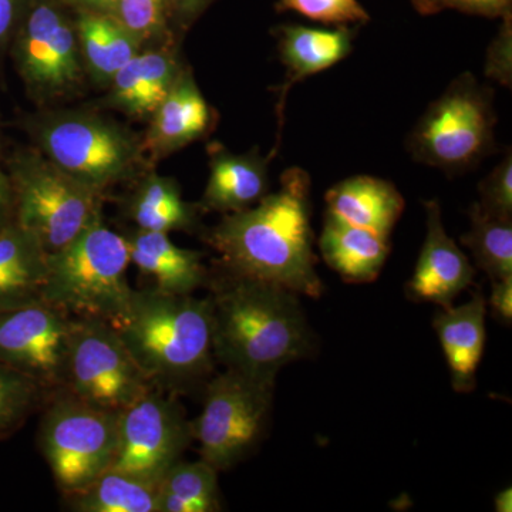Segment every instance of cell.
Segmentation results:
<instances>
[{"mask_svg": "<svg viewBox=\"0 0 512 512\" xmlns=\"http://www.w3.org/2000/svg\"><path fill=\"white\" fill-rule=\"evenodd\" d=\"M153 389L187 394L204 387L215 367L212 302L156 288L133 289L113 323Z\"/></svg>", "mask_w": 512, "mask_h": 512, "instance_id": "obj_3", "label": "cell"}, {"mask_svg": "<svg viewBox=\"0 0 512 512\" xmlns=\"http://www.w3.org/2000/svg\"><path fill=\"white\" fill-rule=\"evenodd\" d=\"M275 383L225 369L204 386V407L192 420L201 460L218 473L254 453L271 419Z\"/></svg>", "mask_w": 512, "mask_h": 512, "instance_id": "obj_9", "label": "cell"}, {"mask_svg": "<svg viewBox=\"0 0 512 512\" xmlns=\"http://www.w3.org/2000/svg\"><path fill=\"white\" fill-rule=\"evenodd\" d=\"M276 40L279 60L285 67V79L276 89V120L278 136L271 157L278 154L281 147L282 131L285 124V106L288 94L295 84L308 77L330 69L352 53L356 28L335 26L332 29L308 28V26L285 23L272 30Z\"/></svg>", "mask_w": 512, "mask_h": 512, "instance_id": "obj_14", "label": "cell"}, {"mask_svg": "<svg viewBox=\"0 0 512 512\" xmlns=\"http://www.w3.org/2000/svg\"><path fill=\"white\" fill-rule=\"evenodd\" d=\"M49 252L13 221L0 231V313L45 302Z\"/></svg>", "mask_w": 512, "mask_h": 512, "instance_id": "obj_22", "label": "cell"}, {"mask_svg": "<svg viewBox=\"0 0 512 512\" xmlns=\"http://www.w3.org/2000/svg\"><path fill=\"white\" fill-rule=\"evenodd\" d=\"M470 229L460 241L470 249L477 268L487 274L490 281L512 276V221L497 220L484 214L473 202L468 208Z\"/></svg>", "mask_w": 512, "mask_h": 512, "instance_id": "obj_28", "label": "cell"}, {"mask_svg": "<svg viewBox=\"0 0 512 512\" xmlns=\"http://www.w3.org/2000/svg\"><path fill=\"white\" fill-rule=\"evenodd\" d=\"M25 130L60 170L104 197L150 170L143 136L94 111H42L25 119Z\"/></svg>", "mask_w": 512, "mask_h": 512, "instance_id": "obj_4", "label": "cell"}, {"mask_svg": "<svg viewBox=\"0 0 512 512\" xmlns=\"http://www.w3.org/2000/svg\"><path fill=\"white\" fill-rule=\"evenodd\" d=\"M210 177L207 187L197 202L202 214L220 212L235 214L258 204L271 191L269 164L272 157H264L256 150L245 154L231 153L222 144L208 147Z\"/></svg>", "mask_w": 512, "mask_h": 512, "instance_id": "obj_17", "label": "cell"}, {"mask_svg": "<svg viewBox=\"0 0 512 512\" xmlns=\"http://www.w3.org/2000/svg\"><path fill=\"white\" fill-rule=\"evenodd\" d=\"M500 29L485 53L487 79L511 89L512 86V13L501 18Z\"/></svg>", "mask_w": 512, "mask_h": 512, "instance_id": "obj_33", "label": "cell"}, {"mask_svg": "<svg viewBox=\"0 0 512 512\" xmlns=\"http://www.w3.org/2000/svg\"><path fill=\"white\" fill-rule=\"evenodd\" d=\"M421 16H433L444 10H458L467 15L501 19L512 13V0H410Z\"/></svg>", "mask_w": 512, "mask_h": 512, "instance_id": "obj_34", "label": "cell"}, {"mask_svg": "<svg viewBox=\"0 0 512 512\" xmlns=\"http://www.w3.org/2000/svg\"><path fill=\"white\" fill-rule=\"evenodd\" d=\"M312 180L301 167L285 170L279 190L258 204L225 214L201 237L218 254L215 265L318 299L323 293L311 225Z\"/></svg>", "mask_w": 512, "mask_h": 512, "instance_id": "obj_1", "label": "cell"}, {"mask_svg": "<svg viewBox=\"0 0 512 512\" xmlns=\"http://www.w3.org/2000/svg\"><path fill=\"white\" fill-rule=\"evenodd\" d=\"M205 286L215 362L225 369L275 383L282 367L312 355V330L298 293L218 265Z\"/></svg>", "mask_w": 512, "mask_h": 512, "instance_id": "obj_2", "label": "cell"}, {"mask_svg": "<svg viewBox=\"0 0 512 512\" xmlns=\"http://www.w3.org/2000/svg\"><path fill=\"white\" fill-rule=\"evenodd\" d=\"M214 0H165L170 25L185 32L191 28Z\"/></svg>", "mask_w": 512, "mask_h": 512, "instance_id": "obj_35", "label": "cell"}, {"mask_svg": "<svg viewBox=\"0 0 512 512\" xmlns=\"http://www.w3.org/2000/svg\"><path fill=\"white\" fill-rule=\"evenodd\" d=\"M131 264L153 279V288L173 295H192L207 285L210 269L202 252L177 247L164 232L134 228L124 235Z\"/></svg>", "mask_w": 512, "mask_h": 512, "instance_id": "obj_20", "label": "cell"}, {"mask_svg": "<svg viewBox=\"0 0 512 512\" xmlns=\"http://www.w3.org/2000/svg\"><path fill=\"white\" fill-rule=\"evenodd\" d=\"M150 119L143 147L148 163H157L207 137L217 124L218 114L202 96L194 74L185 64Z\"/></svg>", "mask_w": 512, "mask_h": 512, "instance_id": "obj_16", "label": "cell"}, {"mask_svg": "<svg viewBox=\"0 0 512 512\" xmlns=\"http://www.w3.org/2000/svg\"><path fill=\"white\" fill-rule=\"evenodd\" d=\"M325 202L333 217L389 239L406 207L396 185L372 175H355L333 185Z\"/></svg>", "mask_w": 512, "mask_h": 512, "instance_id": "obj_21", "label": "cell"}, {"mask_svg": "<svg viewBox=\"0 0 512 512\" xmlns=\"http://www.w3.org/2000/svg\"><path fill=\"white\" fill-rule=\"evenodd\" d=\"M194 441L192 424L174 394L153 389L119 412L111 470L160 483Z\"/></svg>", "mask_w": 512, "mask_h": 512, "instance_id": "obj_12", "label": "cell"}, {"mask_svg": "<svg viewBox=\"0 0 512 512\" xmlns=\"http://www.w3.org/2000/svg\"><path fill=\"white\" fill-rule=\"evenodd\" d=\"M70 5L77 6L80 10H92V12L107 13L111 15L116 9L119 0H66Z\"/></svg>", "mask_w": 512, "mask_h": 512, "instance_id": "obj_39", "label": "cell"}, {"mask_svg": "<svg viewBox=\"0 0 512 512\" xmlns=\"http://www.w3.org/2000/svg\"><path fill=\"white\" fill-rule=\"evenodd\" d=\"M426 211V239L406 295L413 302H429L448 308L461 292L473 285L476 269L466 254L448 237L437 200L423 201Z\"/></svg>", "mask_w": 512, "mask_h": 512, "instance_id": "obj_15", "label": "cell"}, {"mask_svg": "<svg viewBox=\"0 0 512 512\" xmlns=\"http://www.w3.org/2000/svg\"><path fill=\"white\" fill-rule=\"evenodd\" d=\"M15 200V221L49 254L72 242L103 215L104 195L69 174L36 147L15 148L5 158Z\"/></svg>", "mask_w": 512, "mask_h": 512, "instance_id": "obj_7", "label": "cell"}, {"mask_svg": "<svg viewBox=\"0 0 512 512\" xmlns=\"http://www.w3.org/2000/svg\"><path fill=\"white\" fill-rule=\"evenodd\" d=\"M130 264L126 238L100 215L66 247L47 256L43 301L73 316L117 322L133 292L127 281Z\"/></svg>", "mask_w": 512, "mask_h": 512, "instance_id": "obj_5", "label": "cell"}, {"mask_svg": "<svg viewBox=\"0 0 512 512\" xmlns=\"http://www.w3.org/2000/svg\"><path fill=\"white\" fill-rule=\"evenodd\" d=\"M111 16L143 47L174 43L165 0H119Z\"/></svg>", "mask_w": 512, "mask_h": 512, "instance_id": "obj_30", "label": "cell"}, {"mask_svg": "<svg viewBox=\"0 0 512 512\" xmlns=\"http://www.w3.org/2000/svg\"><path fill=\"white\" fill-rule=\"evenodd\" d=\"M487 306H490L491 315L501 325L510 328L512 323V276L491 281V293Z\"/></svg>", "mask_w": 512, "mask_h": 512, "instance_id": "obj_36", "label": "cell"}, {"mask_svg": "<svg viewBox=\"0 0 512 512\" xmlns=\"http://www.w3.org/2000/svg\"><path fill=\"white\" fill-rule=\"evenodd\" d=\"M126 212L136 228L143 231L170 232L200 231L201 210L198 204L185 201L180 185L174 178L163 177L147 170L130 197Z\"/></svg>", "mask_w": 512, "mask_h": 512, "instance_id": "obj_25", "label": "cell"}, {"mask_svg": "<svg viewBox=\"0 0 512 512\" xmlns=\"http://www.w3.org/2000/svg\"><path fill=\"white\" fill-rule=\"evenodd\" d=\"M73 315L47 302L0 313V362L49 394L66 386Z\"/></svg>", "mask_w": 512, "mask_h": 512, "instance_id": "obj_13", "label": "cell"}, {"mask_svg": "<svg viewBox=\"0 0 512 512\" xmlns=\"http://www.w3.org/2000/svg\"><path fill=\"white\" fill-rule=\"evenodd\" d=\"M218 474L201 458L178 461L157 485L158 512L221 511Z\"/></svg>", "mask_w": 512, "mask_h": 512, "instance_id": "obj_26", "label": "cell"}, {"mask_svg": "<svg viewBox=\"0 0 512 512\" xmlns=\"http://www.w3.org/2000/svg\"><path fill=\"white\" fill-rule=\"evenodd\" d=\"M64 390L120 412L153 390L113 323L73 316Z\"/></svg>", "mask_w": 512, "mask_h": 512, "instance_id": "obj_10", "label": "cell"}, {"mask_svg": "<svg viewBox=\"0 0 512 512\" xmlns=\"http://www.w3.org/2000/svg\"><path fill=\"white\" fill-rule=\"evenodd\" d=\"M15 221V200H13L12 184L3 157V138L0 130V231Z\"/></svg>", "mask_w": 512, "mask_h": 512, "instance_id": "obj_38", "label": "cell"}, {"mask_svg": "<svg viewBox=\"0 0 512 512\" xmlns=\"http://www.w3.org/2000/svg\"><path fill=\"white\" fill-rule=\"evenodd\" d=\"M46 397L39 384L0 362V440L18 431Z\"/></svg>", "mask_w": 512, "mask_h": 512, "instance_id": "obj_29", "label": "cell"}, {"mask_svg": "<svg viewBox=\"0 0 512 512\" xmlns=\"http://www.w3.org/2000/svg\"><path fill=\"white\" fill-rule=\"evenodd\" d=\"M37 444L64 497L80 493L113 466L119 412L59 390L45 400Z\"/></svg>", "mask_w": 512, "mask_h": 512, "instance_id": "obj_8", "label": "cell"}, {"mask_svg": "<svg viewBox=\"0 0 512 512\" xmlns=\"http://www.w3.org/2000/svg\"><path fill=\"white\" fill-rule=\"evenodd\" d=\"M74 30L84 73L99 87L107 89L121 67L143 50L136 37L107 13L80 10Z\"/></svg>", "mask_w": 512, "mask_h": 512, "instance_id": "obj_24", "label": "cell"}, {"mask_svg": "<svg viewBox=\"0 0 512 512\" xmlns=\"http://www.w3.org/2000/svg\"><path fill=\"white\" fill-rule=\"evenodd\" d=\"M10 43L16 70L36 103L64 99L83 86L76 30L52 2L29 6Z\"/></svg>", "mask_w": 512, "mask_h": 512, "instance_id": "obj_11", "label": "cell"}, {"mask_svg": "<svg viewBox=\"0 0 512 512\" xmlns=\"http://www.w3.org/2000/svg\"><path fill=\"white\" fill-rule=\"evenodd\" d=\"M495 126L493 87L466 72L429 104L407 136L406 150L416 163L464 174L494 153Z\"/></svg>", "mask_w": 512, "mask_h": 512, "instance_id": "obj_6", "label": "cell"}, {"mask_svg": "<svg viewBox=\"0 0 512 512\" xmlns=\"http://www.w3.org/2000/svg\"><path fill=\"white\" fill-rule=\"evenodd\" d=\"M487 299L477 292L467 303L440 308L433 328L450 372L451 386L457 393L476 389L477 370L485 349Z\"/></svg>", "mask_w": 512, "mask_h": 512, "instance_id": "obj_19", "label": "cell"}, {"mask_svg": "<svg viewBox=\"0 0 512 512\" xmlns=\"http://www.w3.org/2000/svg\"><path fill=\"white\" fill-rule=\"evenodd\" d=\"M494 510L497 512L512 511V488H504L494 498Z\"/></svg>", "mask_w": 512, "mask_h": 512, "instance_id": "obj_40", "label": "cell"}, {"mask_svg": "<svg viewBox=\"0 0 512 512\" xmlns=\"http://www.w3.org/2000/svg\"><path fill=\"white\" fill-rule=\"evenodd\" d=\"M478 207L497 220L512 221V153L508 148L500 164L478 184Z\"/></svg>", "mask_w": 512, "mask_h": 512, "instance_id": "obj_32", "label": "cell"}, {"mask_svg": "<svg viewBox=\"0 0 512 512\" xmlns=\"http://www.w3.org/2000/svg\"><path fill=\"white\" fill-rule=\"evenodd\" d=\"M67 500L77 512H158L156 484L111 468Z\"/></svg>", "mask_w": 512, "mask_h": 512, "instance_id": "obj_27", "label": "cell"}, {"mask_svg": "<svg viewBox=\"0 0 512 512\" xmlns=\"http://www.w3.org/2000/svg\"><path fill=\"white\" fill-rule=\"evenodd\" d=\"M184 66L174 45L141 50L113 77L103 107L121 111L131 119H148L163 103Z\"/></svg>", "mask_w": 512, "mask_h": 512, "instance_id": "obj_18", "label": "cell"}, {"mask_svg": "<svg viewBox=\"0 0 512 512\" xmlns=\"http://www.w3.org/2000/svg\"><path fill=\"white\" fill-rule=\"evenodd\" d=\"M276 10L296 12L330 26H359L370 20L359 0H278Z\"/></svg>", "mask_w": 512, "mask_h": 512, "instance_id": "obj_31", "label": "cell"}, {"mask_svg": "<svg viewBox=\"0 0 512 512\" xmlns=\"http://www.w3.org/2000/svg\"><path fill=\"white\" fill-rule=\"evenodd\" d=\"M323 261L349 284L375 281L390 254L389 238L325 214L318 241Z\"/></svg>", "mask_w": 512, "mask_h": 512, "instance_id": "obj_23", "label": "cell"}, {"mask_svg": "<svg viewBox=\"0 0 512 512\" xmlns=\"http://www.w3.org/2000/svg\"><path fill=\"white\" fill-rule=\"evenodd\" d=\"M28 10V0H0V50L12 42L16 29Z\"/></svg>", "mask_w": 512, "mask_h": 512, "instance_id": "obj_37", "label": "cell"}]
</instances>
